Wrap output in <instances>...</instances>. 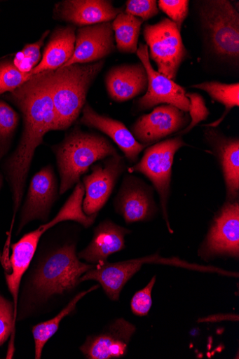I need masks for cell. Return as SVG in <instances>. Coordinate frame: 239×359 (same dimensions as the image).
Here are the masks:
<instances>
[{"label":"cell","mask_w":239,"mask_h":359,"mask_svg":"<svg viewBox=\"0 0 239 359\" xmlns=\"http://www.w3.org/2000/svg\"><path fill=\"white\" fill-rule=\"evenodd\" d=\"M52 74L53 72H46L32 76L6 96L18 107L23 119L20 142L4 166L12 192L14 215L22 204L33 156L43 144L45 135L56 130L51 97Z\"/></svg>","instance_id":"1"},{"label":"cell","mask_w":239,"mask_h":359,"mask_svg":"<svg viewBox=\"0 0 239 359\" xmlns=\"http://www.w3.org/2000/svg\"><path fill=\"white\" fill-rule=\"evenodd\" d=\"M95 265L81 262L76 244H65L43 257L34 268L26 283L27 308L46 304L53 298L72 291L80 278Z\"/></svg>","instance_id":"2"},{"label":"cell","mask_w":239,"mask_h":359,"mask_svg":"<svg viewBox=\"0 0 239 359\" xmlns=\"http://www.w3.org/2000/svg\"><path fill=\"white\" fill-rule=\"evenodd\" d=\"M194 4L204 50L219 63L238 70L239 13L226 0H202Z\"/></svg>","instance_id":"3"},{"label":"cell","mask_w":239,"mask_h":359,"mask_svg":"<svg viewBox=\"0 0 239 359\" xmlns=\"http://www.w3.org/2000/svg\"><path fill=\"white\" fill-rule=\"evenodd\" d=\"M56 156L60 178V194H64L80 182L81 177L97 161L118 154L107 138L93 133H86L75 127L63 141L52 147Z\"/></svg>","instance_id":"4"},{"label":"cell","mask_w":239,"mask_h":359,"mask_svg":"<svg viewBox=\"0 0 239 359\" xmlns=\"http://www.w3.org/2000/svg\"><path fill=\"white\" fill-rule=\"evenodd\" d=\"M105 60L74 64L53 72L51 97L56 130L69 128L80 117L90 88L104 67Z\"/></svg>","instance_id":"5"},{"label":"cell","mask_w":239,"mask_h":359,"mask_svg":"<svg viewBox=\"0 0 239 359\" xmlns=\"http://www.w3.org/2000/svg\"><path fill=\"white\" fill-rule=\"evenodd\" d=\"M186 146L181 136L159 142L148 147L142 158L129 169L130 173H142L152 182L158 194L162 216L170 233H174L168 211L174 160L176 153Z\"/></svg>","instance_id":"6"},{"label":"cell","mask_w":239,"mask_h":359,"mask_svg":"<svg viewBox=\"0 0 239 359\" xmlns=\"http://www.w3.org/2000/svg\"><path fill=\"white\" fill-rule=\"evenodd\" d=\"M144 37L150 49L149 57L157 65L158 72L175 81L188 52L177 25L168 18L146 25Z\"/></svg>","instance_id":"7"},{"label":"cell","mask_w":239,"mask_h":359,"mask_svg":"<svg viewBox=\"0 0 239 359\" xmlns=\"http://www.w3.org/2000/svg\"><path fill=\"white\" fill-rule=\"evenodd\" d=\"M204 259L217 257L238 259L239 201H226L214 216L206 238L198 249Z\"/></svg>","instance_id":"8"},{"label":"cell","mask_w":239,"mask_h":359,"mask_svg":"<svg viewBox=\"0 0 239 359\" xmlns=\"http://www.w3.org/2000/svg\"><path fill=\"white\" fill-rule=\"evenodd\" d=\"M136 54L144 65L149 80L146 94L135 102L136 111H142L160 104H168L188 113L190 102L186 96V89L153 69L146 44L141 43Z\"/></svg>","instance_id":"9"},{"label":"cell","mask_w":239,"mask_h":359,"mask_svg":"<svg viewBox=\"0 0 239 359\" xmlns=\"http://www.w3.org/2000/svg\"><path fill=\"white\" fill-rule=\"evenodd\" d=\"M125 170V159L118 154L91 167V173L83 180L85 187L83 210L87 215L98 214L106 205Z\"/></svg>","instance_id":"10"},{"label":"cell","mask_w":239,"mask_h":359,"mask_svg":"<svg viewBox=\"0 0 239 359\" xmlns=\"http://www.w3.org/2000/svg\"><path fill=\"white\" fill-rule=\"evenodd\" d=\"M190 116L179 109L168 104L156 107L142 116L131 126L134 138L147 147L172 135H177L190 123Z\"/></svg>","instance_id":"11"},{"label":"cell","mask_w":239,"mask_h":359,"mask_svg":"<svg viewBox=\"0 0 239 359\" xmlns=\"http://www.w3.org/2000/svg\"><path fill=\"white\" fill-rule=\"evenodd\" d=\"M114 208L128 224L151 221L158 212L153 187L137 177L125 175L114 200Z\"/></svg>","instance_id":"12"},{"label":"cell","mask_w":239,"mask_h":359,"mask_svg":"<svg viewBox=\"0 0 239 359\" xmlns=\"http://www.w3.org/2000/svg\"><path fill=\"white\" fill-rule=\"evenodd\" d=\"M59 187L51 165L33 176L20 213L17 235L32 221L48 222L51 209L58 198Z\"/></svg>","instance_id":"13"},{"label":"cell","mask_w":239,"mask_h":359,"mask_svg":"<svg viewBox=\"0 0 239 359\" xmlns=\"http://www.w3.org/2000/svg\"><path fill=\"white\" fill-rule=\"evenodd\" d=\"M164 258L158 254L140 258L107 262L95 267L80 278V283L87 280L97 281L107 296L113 302H118L121 292L126 283L137 273L144 264H163Z\"/></svg>","instance_id":"14"},{"label":"cell","mask_w":239,"mask_h":359,"mask_svg":"<svg viewBox=\"0 0 239 359\" xmlns=\"http://www.w3.org/2000/svg\"><path fill=\"white\" fill-rule=\"evenodd\" d=\"M135 326L123 318L114 320L97 334L88 337L80 350L88 359H114L126 356Z\"/></svg>","instance_id":"15"},{"label":"cell","mask_w":239,"mask_h":359,"mask_svg":"<svg viewBox=\"0 0 239 359\" xmlns=\"http://www.w3.org/2000/svg\"><path fill=\"white\" fill-rule=\"evenodd\" d=\"M114 34L112 22L80 27L77 30L74 53L62 67L104 60L116 51Z\"/></svg>","instance_id":"16"},{"label":"cell","mask_w":239,"mask_h":359,"mask_svg":"<svg viewBox=\"0 0 239 359\" xmlns=\"http://www.w3.org/2000/svg\"><path fill=\"white\" fill-rule=\"evenodd\" d=\"M203 136L221 167L226 191V201L239 197V140L228 137L216 128L205 127Z\"/></svg>","instance_id":"17"},{"label":"cell","mask_w":239,"mask_h":359,"mask_svg":"<svg viewBox=\"0 0 239 359\" xmlns=\"http://www.w3.org/2000/svg\"><path fill=\"white\" fill-rule=\"evenodd\" d=\"M121 13L107 0H65L55 5L53 18L82 27L111 22Z\"/></svg>","instance_id":"18"},{"label":"cell","mask_w":239,"mask_h":359,"mask_svg":"<svg viewBox=\"0 0 239 359\" xmlns=\"http://www.w3.org/2000/svg\"><path fill=\"white\" fill-rule=\"evenodd\" d=\"M79 122L109 136L130 163L137 161L139 154L148 147L136 141L123 123L97 113L88 103L82 111V117Z\"/></svg>","instance_id":"19"},{"label":"cell","mask_w":239,"mask_h":359,"mask_svg":"<svg viewBox=\"0 0 239 359\" xmlns=\"http://www.w3.org/2000/svg\"><path fill=\"white\" fill-rule=\"evenodd\" d=\"M131 231L111 219L101 222L95 228L89 245L78 254L86 264L99 265L107 262L113 254L125 248V237Z\"/></svg>","instance_id":"20"},{"label":"cell","mask_w":239,"mask_h":359,"mask_svg":"<svg viewBox=\"0 0 239 359\" xmlns=\"http://www.w3.org/2000/svg\"><path fill=\"white\" fill-rule=\"evenodd\" d=\"M111 99L125 102L134 99L148 88V75L143 63L124 64L113 67L105 79Z\"/></svg>","instance_id":"21"},{"label":"cell","mask_w":239,"mask_h":359,"mask_svg":"<svg viewBox=\"0 0 239 359\" xmlns=\"http://www.w3.org/2000/svg\"><path fill=\"white\" fill-rule=\"evenodd\" d=\"M48 231L45 224L38 229L25 235L18 243L12 245L11 267L12 273H6V280L8 290L13 298L16 317L18 316V302L19 290L24 274L28 270L39 243L43 235Z\"/></svg>","instance_id":"22"},{"label":"cell","mask_w":239,"mask_h":359,"mask_svg":"<svg viewBox=\"0 0 239 359\" xmlns=\"http://www.w3.org/2000/svg\"><path fill=\"white\" fill-rule=\"evenodd\" d=\"M76 28L67 25L56 28L47 44L43 58L30 73V77L46 72H55L69 60L75 50Z\"/></svg>","instance_id":"23"},{"label":"cell","mask_w":239,"mask_h":359,"mask_svg":"<svg viewBox=\"0 0 239 359\" xmlns=\"http://www.w3.org/2000/svg\"><path fill=\"white\" fill-rule=\"evenodd\" d=\"M99 285H96L88 290L78 293L57 316L47 321L41 323L32 327V333L35 342V358L42 357L43 350L48 341L58 331L61 321L68 315L72 313L76 309L78 303L89 292L96 290Z\"/></svg>","instance_id":"24"},{"label":"cell","mask_w":239,"mask_h":359,"mask_svg":"<svg viewBox=\"0 0 239 359\" xmlns=\"http://www.w3.org/2000/svg\"><path fill=\"white\" fill-rule=\"evenodd\" d=\"M144 21L125 13H120L112 22L116 48L123 53H136Z\"/></svg>","instance_id":"25"},{"label":"cell","mask_w":239,"mask_h":359,"mask_svg":"<svg viewBox=\"0 0 239 359\" xmlns=\"http://www.w3.org/2000/svg\"><path fill=\"white\" fill-rule=\"evenodd\" d=\"M207 92L212 100L225 107V112L217 121L204 124L203 127L217 128L229 114L231 110L239 107V83L226 84L219 81H207L191 86Z\"/></svg>","instance_id":"26"},{"label":"cell","mask_w":239,"mask_h":359,"mask_svg":"<svg viewBox=\"0 0 239 359\" xmlns=\"http://www.w3.org/2000/svg\"><path fill=\"white\" fill-rule=\"evenodd\" d=\"M85 197V187L81 182L76 185V188L66 201L57 215L50 222L51 227L56 224L68 220H72L81 224L84 227L90 226L95 222L97 214L87 215L83 210V203Z\"/></svg>","instance_id":"27"},{"label":"cell","mask_w":239,"mask_h":359,"mask_svg":"<svg viewBox=\"0 0 239 359\" xmlns=\"http://www.w3.org/2000/svg\"><path fill=\"white\" fill-rule=\"evenodd\" d=\"M19 122V114L6 102L0 101V161L8 149Z\"/></svg>","instance_id":"28"},{"label":"cell","mask_w":239,"mask_h":359,"mask_svg":"<svg viewBox=\"0 0 239 359\" xmlns=\"http://www.w3.org/2000/svg\"><path fill=\"white\" fill-rule=\"evenodd\" d=\"M16 320L14 304L0 294V346H3L12 334L8 358H12L15 351L14 337Z\"/></svg>","instance_id":"29"},{"label":"cell","mask_w":239,"mask_h":359,"mask_svg":"<svg viewBox=\"0 0 239 359\" xmlns=\"http://www.w3.org/2000/svg\"><path fill=\"white\" fill-rule=\"evenodd\" d=\"M50 30L44 32L41 39L35 43L27 44L15 55L13 63L16 68L23 73H30L41 62V50Z\"/></svg>","instance_id":"30"},{"label":"cell","mask_w":239,"mask_h":359,"mask_svg":"<svg viewBox=\"0 0 239 359\" xmlns=\"http://www.w3.org/2000/svg\"><path fill=\"white\" fill-rule=\"evenodd\" d=\"M29 78V73L21 72L16 68L13 62H0V95L14 91Z\"/></svg>","instance_id":"31"},{"label":"cell","mask_w":239,"mask_h":359,"mask_svg":"<svg viewBox=\"0 0 239 359\" xmlns=\"http://www.w3.org/2000/svg\"><path fill=\"white\" fill-rule=\"evenodd\" d=\"M186 96L189 100L190 123L176 136L183 137L203 121L207 120L210 112L202 95L196 93H186Z\"/></svg>","instance_id":"32"},{"label":"cell","mask_w":239,"mask_h":359,"mask_svg":"<svg viewBox=\"0 0 239 359\" xmlns=\"http://www.w3.org/2000/svg\"><path fill=\"white\" fill-rule=\"evenodd\" d=\"M158 8L165 13L181 31L183 23L189 13L188 0H160Z\"/></svg>","instance_id":"33"},{"label":"cell","mask_w":239,"mask_h":359,"mask_svg":"<svg viewBox=\"0 0 239 359\" xmlns=\"http://www.w3.org/2000/svg\"><path fill=\"white\" fill-rule=\"evenodd\" d=\"M156 282L155 276L144 288L135 293L130 302V308L135 316L142 317L149 314L152 306V290Z\"/></svg>","instance_id":"34"},{"label":"cell","mask_w":239,"mask_h":359,"mask_svg":"<svg viewBox=\"0 0 239 359\" xmlns=\"http://www.w3.org/2000/svg\"><path fill=\"white\" fill-rule=\"evenodd\" d=\"M159 13L158 4L155 0H128L125 13L147 21Z\"/></svg>","instance_id":"35"},{"label":"cell","mask_w":239,"mask_h":359,"mask_svg":"<svg viewBox=\"0 0 239 359\" xmlns=\"http://www.w3.org/2000/svg\"><path fill=\"white\" fill-rule=\"evenodd\" d=\"M225 320L238 321V316L235 315L233 313L215 314L207 317L199 318L198 320V323H217Z\"/></svg>","instance_id":"36"},{"label":"cell","mask_w":239,"mask_h":359,"mask_svg":"<svg viewBox=\"0 0 239 359\" xmlns=\"http://www.w3.org/2000/svg\"><path fill=\"white\" fill-rule=\"evenodd\" d=\"M2 185H3V176L1 174H0V189H1Z\"/></svg>","instance_id":"37"}]
</instances>
